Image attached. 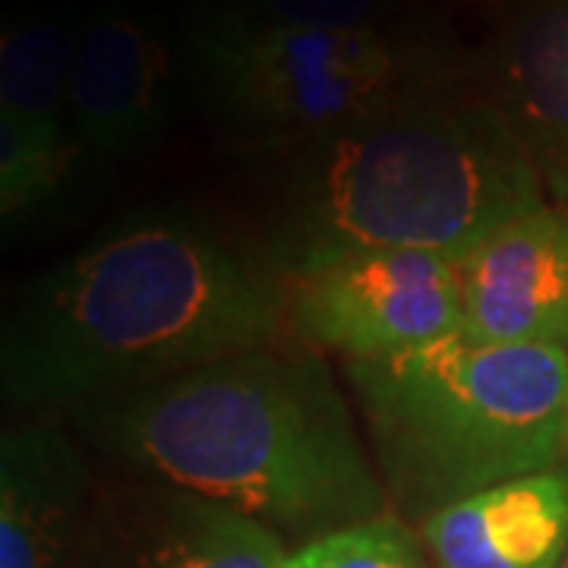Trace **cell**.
Instances as JSON below:
<instances>
[{
    "label": "cell",
    "instance_id": "obj_1",
    "mask_svg": "<svg viewBox=\"0 0 568 568\" xmlns=\"http://www.w3.org/2000/svg\"><path fill=\"white\" fill-rule=\"evenodd\" d=\"M284 278L196 209H149L44 268L7 306L0 388L20 414L73 410L282 342Z\"/></svg>",
    "mask_w": 568,
    "mask_h": 568
},
{
    "label": "cell",
    "instance_id": "obj_2",
    "mask_svg": "<svg viewBox=\"0 0 568 568\" xmlns=\"http://www.w3.org/2000/svg\"><path fill=\"white\" fill-rule=\"evenodd\" d=\"M70 424L111 465L237 508L282 540L310 544L392 508L313 347L244 351L73 407Z\"/></svg>",
    "mask_w": 568,
    "mask_h": 568
},
{
    "label": "cell",
    "instance_id": "obj_3",
    "mask_svg": "<svg viewBox=\"0 0 568 568\" xmlns=\"http://www.w3.org/2000/svg\"><path fill=\"white\" fill-rule=\"evenodd\" d=\"M256 250L297 278L351 253L424 250L462 263L547 203L528 152L484 92H452L272 149Z\"/></svg>",
    "mask_w": 568,
    "mask_h": 568
},
{
    "label": "cell",
    "instance_id": "obj_4",
    "mask_svg": "<svg viewBox=\"0 0 568 568\" xmlns=\"http://www.w3.org/2000/svg\"><path fill=\"white\" fill-rule=\"evenodd\" d=\"M366 443L402 521L568 462V351L487 345L452 332L433 345L345 361Z\"/></svg>",
    "mask_w": 568,
    "mask_h": 568
},
{
    "label": "cell",
    "instance_id": "obj_5",
    "mask_svg": "<svg viewBox=\"0 0 568 568\" xmlns=\"http://www.w3.org/2000/svg\"><path fill=\"white\" fill-rule=\"evenodd\" d=\"M186 73L209 118L263 152L470 89L458 51L410 20L388 29H282L203 10Z\"/></svg>",
    "mask_w": 568,
    "mask_h": 568
},
{
    "label": "cell",
    "instance_id": "obj_6",
    "mask_svg": "<svg viewBox=\"0 0 568 568\" xmlns=\"http://www.w3.org/2000/svg\"><path fill=\"white\" fill-rule=\"evenodd\" d=\"M287 328L345 361L388 357L462 332L458 263L424 250L351 253L284 282Z\"/></svg>",
    "mask_w": 568,
    "mask_h": 568
},
{
    "label": "cell",
    "instance_id": "obj_7",
    "mask_svg": "<svg viewBox=\"0 0 568 568\" xmlns=\"http://www.w3.org/2000/svg\"><path fill=\"white\" fill-rule=\"evenodd\" d=\"M174 102V54L136 3L104 0L77 29L67 118L80 164L142 159Z\"/></svg>",
    "mask_w": 568,
    "mask_h": 568
},
{
    "label": "cell",
    "instance_id": "obj_8",
    "mask_svg": "<svg viewBox=\"0 0 568 568\" xmlns=\"http://www.w3.org/2000/svg\"><path fill=\"white\" fill-rule=\"evenodd\" d=\"M287 556L282 537L244 511L136 480L92 503L80 568H284Z\"/></svg>",
    "mask_w": 568,
    "mask_h": 568
},
{
    "label": "cell",
    "instance_id": "obj_9",
    "mask_svg": "<svg viewBox=\"0 0 568 568\" xmlns=\"http://www.w3.org/2000/svg\"><path fill=\"white\" fill-rule=\"evenodd\" d=\"M462 332L487 345L568 351V205L544 203L458 263Z\"/></svg>",
    "mask_w": 568,
    "mask_h": 568
},
{
    "label": "cell",
    "instance_id": "obj_10",
    "mask_svg": "<svg viewBox=\"0 0 568 568\" xmlns=\"http://www.w3.org/2000/svg\"><path fill=\"white\" fill-rule=\"evenodd\" d=\"M89 474L54 414H22L0 436V568H80Z\"/></svg>",
    "mask_w": 568,
    "mask_h": 568
},
{
    "label": "cell",
    "instance_id": "obj_11",
    "mask_svg": "<svg viewBox=\"0 0 568 568\" xmlns=\"http://www.w3.org/2000/svg\"><path fill=\"white\" fill-rule=\"evenodd\" d=\"M484 95L568 205V0H511L484 54Z\"/></svg>",
    "mask_w": 568,
    "mask_h": 568
},
{
    "label": "cell",
    "instance_id": "obj_12",
    "mask_svg": "<svg viewBox=\"0 0 568 568\" xmlns=\"http://www.w3.org/2000/svg\"><path fill=\"white\" fill-rule=\"evenodd\" d=\"M420 540L436 568H559L568 552V462L429 515Z\"/></svg>",
    "mask_w": 568,
    "mask_h": 568
},
{
    "label": "cell",
    "instance_id": "obj_13",
    "mask_svg": "<svg viewBox=\"0 0 568 568\" xmlns=\"http://www.w3.org/2000/svg\"><path fill=\"white\" fill-rule=\"evenodd\" d=\"M77 29L44 10H22L0 39V123L41 145H73L67 89Z\"/></svg>",
    "mask_w": 568,
    "mask_h": 568
},
{
    "label": "cell",
    "instance_id": "obj_14",
    "mask_svg": "<svg viewBox=\"0 0 568 568\" xmlns=\"http://www.w3.org/2000/svg\"><path fill=\"white\" fill-rule=\"evenodd\" d=\"M424 540L398 515L325 534L297 547L284 568H436L426 562Z\"/></svg>",
    "mask_w": 568,
    "mask_h": 568
},
{
    "label": "cell",
    "instance_id": "obj_15",
    "mask_svg": "<svg viewBox=\"0 0 568 568\" xmlns=\"http://www.w3.org/2000/svg\"><path fill=\"white\" fill-rule=\"evenodd\" d=\"M203 10L282 29H388L414 20L407 0H212Z\"/></svg>",
    "mask_w": 568,
    "mask_h": 568
},
{
    "label": "cell",
    "instance_id": "obj_16",
    "mask_svg": "<svg viewBox=\"0 0 568 568\" xmlns=\"http://www.w3.org/2000/svg\"><path fill=\"white\" fill-rule=\"evenodd\" d=\"M559 568H568V552H566V559H562V562H559Z\"/></svg>",
    "mask_w": 568,
    "mask_h": 568
}]
</instances>
